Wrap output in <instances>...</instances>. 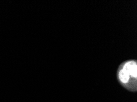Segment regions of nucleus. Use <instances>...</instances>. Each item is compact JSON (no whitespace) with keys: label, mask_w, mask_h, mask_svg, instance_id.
<instances>
[{"label":"nucleus","mask_w":137,"mask_h":102,"mask_svg":"<svg viewBox=\"0 0 137 102\" xmlns=\"http://www.w3.org/2000/svg\"><path fill=\"white\" fill-rule=\"evenodd\" d=\"M119 82L130 91L137 89V62L136 60L126 61L120 65L117 72Z\"/></svg>","instance_id":"obj_1"}]
</instances>
